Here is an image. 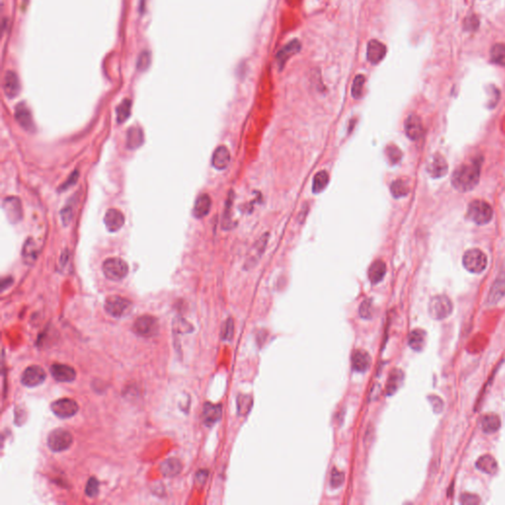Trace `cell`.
<instances>
[{
  "label": "cell",
  "mask_w": 505,
  "mask_h": 505,
  "mask_svg": "<svg viewBox=\"0 0 505 505\" xmlns=\"http://www.w3.org/2000/svg\"><path fill=\"white\" fill-rule=\"evenodd\" d=\"M481 176V161L475 160L458 167L452 174V186L459 192L473 190L479 183Z\"/></svg>",
  "instance_id": "obj_1"
},
{
  "label": "cell",
  "mask_w": 505,
  "mask_h": 505,
  "mask_svg": "<svg viewBox=\"0 0 505 505\" xmlns=\"http://www.w3.org/2000/svg\"><path fill=\"white\" fill-rule=\"evenodd\" d=\"M493 215V210L491 206L485 200L476 199L473 200L468 206L467 217L472 221L479 225H484L488 223Z\"/></svg>",
  "instance_id": "obj_2"
},
{
  "label": "cell",
  "mask_w": 505,
  "mask_h": 505,
  "mask_svg": "<svg viewBox=\"0 0 505 505\" xmlns=\"http://www.w3.org/2000/svg\"><path fill=\"white\" fill-rule=\"evenodd\" d=\"M133 309V304L128 299L118 295L109 296L105 301V310L114 318L127 317Z\"/></svg>",
  "instance_id": "obj_3"
},
{
  "label": "cell",
  "mask_w": 505,
  "mask_h": 505,
  "mask_svg": "<svg viewBox=\"0 0 505 505\" xmlns=\"http://www.w3.org/2000/svg\"><path fill=\"white\" fill-rule=\"evenodd\" d=\"M453 304L445 295H437L431 298L428 304V313L434 320H444L451 315Z\"/></svg>",
  "instance_id": "obj_4"
},
{
  "label": "cell",
  "mask_w": 505,
  "mask_h": 505,
  "mask_svg": "<svg viewBox=\"0 0 505 505\" xmlns=\"http://www.w3.org/2000/svg\"><path fill=\"white\" fill-rule=\"evenodd\" d=\"M102 270L110 280L120 281L126 277L128 272V266L120 258H110L104 262Z\"/></svg>",
  "instance_id": "obj_5"
},
{
  "label": "cell",
  "mask_w": 505,
  "mask_h": 505,
  "mask_svg": "<svg viewBox=\"0 0 505 505\" xmlns=\"http://www.w3.org/2000/svg\"><path fill=\"white\" fill-rule=\"evenodd\" d=\"M73 434L63 428L54 429L48 437V446L53 452L65 451L73 445Z\"/></svg>",
  "instance_id": "obj_6"
},
{
  "label": "cell",
  "mask_w": 505,
  "mask_h": 505,
  "mask_svg": "<svg viewBox=\"0 0 505 505\" xmlns=\"http://www.w3.org/2000/svg\"><path fill=\"white\" fill-rule=\"evenodd\" d=\"M463 265L470 272L481 273L487 268V256L479 249H472L464 254Z\"/></svg>",
  "instance_id": "obj_7"
},
{
  "label": "cell",
  "mask_w": 505,
  "mask_h": 505,
  "mask_svg": "<svg viewBox=\"0 0 505 505\" xmlns=\"http://www.w3.org/2000/svg\"><path fill=\"white\" fill-rule=\"evenodd\" d=\"M133 332L143 338H152L159 333L158 320L149 315H145L137 318L133 324Z\"/></svg>",
  "instance_id": "obj_8"
},
{
  "label": "cell",
  "mask_w": 505,
  "mask_h": 505,
  "mask_svg": "<svg viewBox=\"0 0 505 505\" xmlns=\"http://www.w3.org/2000/svg\"><path fill=\"white\" fill-rule=\"evenodd\" d=\"M51 409L56 416L60 418H69L77 414L79 407L73 399L64 398L54 401L51 405Z\"/></svg>",
  "instance_id": "obj_9"
},
{
  "label": "cell",
  "mask_w": 505,
  "mask_h": 505,
  "mask_svg": "<svg viewBox=\"0 0 505 505\" xmlns=\"http://www.w3.org/2000/svg\"><path fill=\"white\" fill-rule=\"evenodd\" d=\"M46 378L47 374L42 367L38 365H32L25 369L21 377V382L24 386L32 388L43 384Z\"/></svg>",
  "instance_id": "obj_10"
},
{
  "label": "cell",
  "mask_w": 505,
  "mask_h": 505,
  "mask_svg": "<svg viewBox=\"0 0 505 505\" xmlns=\"http://www.w3.org/2000/svg\"><path fill=\"white\" fill-rule=\"evenodd\" d=\"M3 210L11 223H17L23 217L22 204L18 198L8 197L3 200Z\"/></svg>",
  "instance_id": "obj_11"
},
{
  "label": "cell",
  "mask_w": 505,
  "mask_h": 505,
  "mask_svg": "<svg viewBox=\"0 0 505 505\" xmlns=\"http://www.w3.org/2000/svg\"><path fill=\"white\" fill-rule=\"evenodd\" d=\"M426 170L428 174L435 179L444 177L448 172V164L445 158L440 154L433 155L432 158L427 164Z\"/></svg>",
  "instance_id": "obj_12"
},
{
  "label": "cell",
  "mask_w": 505,
  "mask_h": 505,
  "mask_svg": "<svg viewBox=\"0 0 505 505\" xmlns=\"http://www.w3.org/2000/svg\"><path fill=\"white\" fill-rule=\"evenodd\" d=\"M51 374L57 382L69 383L76 378V372L71 366L54 363L50 368Z\"/></svg>",
  "instance_id": "obj_13"
},
{
  "label": "cell",
  "mask_w": 505,
  "mask_h": 505,
  "mask_svg": "<svg viewBox=\"0 0 505 505\" xmlns=\"http://www.w3.org/2000/svg\"><path fill=\"white\" fill-rule=\"evenodd\" d=\"M405 131L407 136L412 140H418L423 134V126L421 120L416 115H411L405 122Z\"/></svg>",
  "instance_id": "obj_14"
},
{
  "label": "cell",
  "mask_w": 505,
  "mask_h": 505,
  "mask_svg": "<svg viewBox=\"0 0 505 505\" xmlns=\"http://www.w3.org/2000/svg\"><path fill=\"white\" fill-rule=\"evenodd\" d=\"M125 215L116 208H111L105 214L104 223L110 232L119 231L125 224Z\"/></svg>",
  "instance_id": "obj_15"
},
{
  "label": "cell",
  "mask_w": 505,
  "mask_h": 505,
  "mask_svg": "<svg viewBox=\"0 0 505 505\" xmlns=\"http://www.w3.org/2000/svg\"><path fill=\"white\" fill-rule=\"evenodd\" d=\"M387 53L386 46L377 40H371L367 45V59L373 63L378 64L383 60Z\"/></svg>",
  "instance_id": "obj_16"
},
{
  "label": "cell",
  "mask_w": 505,
  "mask_h": 505,
  "mask_svg": "<svg viewBox=\"0 0 505 505\" xmlns=\"http://www.w3.org/2000/svg\"><path fill=\"white\" fill-rule=\"evenodd\" d=\"M15 119L18 122L19 125L22 126L25 130L31 131V132L35 130V126H34L31 112L29 111V109L27 108V106L25 104L21 103L16 107Z\"/></svg>",
  "instance_id": "obj_17"
},
{
  "label": "cell",
  "mask_w": 505,
  "mask_h": 505,
  "mask_svg": "<svg viewBox=\"0 0 505 505\" xmlns=\"http://www.w3.org/2000/svg\"><path fill=\"white\" fill-rule=\"evenodd\" d=\"M222 408L220 405H213L211 403H205L202 410V419L205 425L211 426L215 424L221 418Z\"/></svg>",
  "instance_id": "obj_18"
},
{
  "label": "cell",
  "mask_w": 505,
  "mask_h": 505,
  "mask_svg": "<svg viewBox=\"0 0 505 505\" xmlns=\"http://www.w3.org/2000/svg\"><path fill=\"white\" fill-rule=\"evenodd\" d=\"M300 49H301V44L297 40H294L288 43L286 46H284L276 54V60L279 67L282 68L289 58L292 55L297 54L300 51Z\"/></svg>",
  "instance_id": "obj_19"
},
{
  "label": "cell",
  "mask_w": 505,
  "mask_h": 505,
  "mask_svg": "<svg viewBox=\"0 0 505 505\" xmlns=\"http://www.w3.org/2000/svg\"><path fill=\"white\" fill-rule=\"evenodd\" d=\"M3 89L5 95L13 99L15 98L20 92V82H19L17 74L13 71H7L4 76Z\"/></svg>",
  "instance_id": "obj_20"
},
{
  "label": "cell",
  "mask_w": 505,
  "mask_h": 505,
  "mask_svg": "<svg viewBox=\"0 0 505 505\" xmlns=\"http://www.w3.org/2000/svg\"><path fill=\"white\" fill-rule=\"evenodd\" d=\"M505 294V272H501L496 280L494 281L492 287L489 291L487 297L488 304H495L498 302Z\"/></svg>",
  "instance_id": "obj_21"
},
{
  "label": "cell",
  "mask_w": 505,
  "mask_h": 505,
  "mask_svg": "<svg viewBox=\"0 0 505 505\" xmlns=\"http://www.w3.org/2000/svg\"><path fill=\"white\" fill-rule=\"evenodd\" d=\"M351 363H352V368L355 371L365 372L370 367L371 358L365 350L358 349L353 352L351 356Z\"/></svg>",
  "instance_id": "obj_22"
},
{
  "label": "cell",
  "mask_w": 505,
  "mask_h": 505,
  "mask_svg": "<svg viewBox=\"0 0 505 505\" xmlns=\"http://www.w3.org/2000/svg\"><path fill=\"white\" fill-rule=\"evenodd\" d=\"M230 152L225 146L217 147L212 155V166L217 170H224L230 163Z\"/></svg>",
  "instance_id": "obj_23"
},
{
  "label": "cell",
  "mask_w": 505,
  "mask_h": 505,
  "mask_svg": "<svg viewBox=\"0 0 505 505\" xmlns=\"http://www.w3.org/2000/svg\"><path fill=\"white\" fill-rule=\"evenodd\" d=\"M210 207H211L210 197L206 194L200 195L195 202L193 214L196 218H203L208 214Z\"/></svg>",
  "instance_id": "obj_24"
},
{
  "label": "cell",
  "mask_w": 505,
  "mask_h": 505,
  "mask_svg": "<svg viewBox=\"0 0 505 505\" xmlns=\"http://www.w3.org/2000/svg\"><path fill=\"white\" fill-rule=\"evenodd\" d=\"M37 258H38V248H37L36 243L34 242L33 239L29 238L25 242V244L23 245V249H22L23 262L26 265L31 266L35 263Z\"/></svg>",
  "instance_id": "obj_25"
},
{
  "label": "cell",
  "mask_w": 505,
  "mask_h": 505,
  "mask_svg": "<svg viewBox=\"0 0 505 505\" xmlns=\"http://www.w3.org/2000/svg\"><path fill=\"white\" fill-rule=\"evenodd\" d=\"M386 271H387V268H386L385 263L381 260L375 261L370 266V268L368 270V277H369V280L371 281V283H373V284L379 283L384 278Z\"/></svg>",
  "instance_id": "obj_26"
},
{
  "label": "cell",
  "mask_w": 505,
  "mask_h": 505,
  "mask_svg": "<svg viewBox=\"0 0 505 505\" xmlns=\"http://www.w3.org/2000/svg\"><path fill=\"white\" fill-rule=\"evenodd\" d=\"M160 471L164 477L173 478L180 474L182 471V464L178 459L170 458L163 462L160 466Z\"/></svg>",
  "instance_id": "obj_27"
},
{
  "label": "cell",
  "mask_w": 505,
  "mask_h": 505,
  "mask_svg": "<svg viewBox=\"0 0 505 505\" xmlns=\"http://www.w3.org/2000/svg\"><path fill=\"white\" fill-rule=\"evenodd\" d=\"M143 143V131L139 127H130L126 134V146L136 149Z\"/></svg>",
  "instance_id": "obj_28"
},
{
  "label": "cell",
  "mask_w": 505,
  "mask_h": 505,
  "mask_svg": "<svg viewBox=\"0 0 505 505\" xmlns=\"http://www.w3.org/2000/svg\"><path fill=\"white\" fill-rule=\"evenodd\" d=\"M476 467L487 475H493L497 472V463L490 455H484L480 457L476 463Z\"/></svg>",
  "instance_id": "obj_29"
},
{
  "label": "cell",
  "mask_w": 505,
  "mask_h": 505,
  "mask_svg": "<svg viewBox=\"0 0 505 505\" xmlns=\"http://www.w3.org/2000/svg\"><path fill=\"white\" fill-rule=\"evenodd\" d=\"M403 381H404V373L401 370L394 369L391 372L389 379H388V382H387V386H386L387 395L392 396L394 393H396L398 389L401 387Z\"/></svg>",
  "instance_id": "obj_30"
},
{
  "label": "cell",
  "mask_w": 505,
  "mask_h": 505,
  "mask_svg": "<svg viewBox=\"0 0 505 505\" xmlns=\"http://www.w3.org/2000/svg\"><path fill=\"white\" fill-rule=\"evenodd\" d=\"M500 425H501V421H500L499 416L494 415V414L485 415L482 419V428H483L484 432L489 433V434L496 432L500 428Z\"/></svg>",
  "instance_id": "obj_31"
},
{
  "label": "cell",
  "mask_w": 505,
  "mask_h": 505,
  "mask_svg": "<svg viewBox=\"0 0 505 505\" xmlns=\"http://www.w3.org/2000/svg\"><path fill=\"white\" fill-rule=\"evenodd\" d=\"M426 334L422 330H414L409 336V345L415 350L420 351L425 345Z\"/></svg>",
  "instance_id": "obj_32"
},
{
  "label": "cell",
  "mask_w": 505,
  "mask_h": 505,
  "mask_svg": "<svg viewBox=\"0 0 505 505\" xmlns=\"http://www.w3.org/2000/svg\"><path fill=\"white\" fill-rule=\"evenodd\" d=\"M329 174L326 171H321L317 173L314 177L313 180V186H312V191L314 194H319L323 192L326 189V187L329 184Z\"/></svg>",
  "instance_id": "obj_33"
},
{
  "label": "cell",
  "mask_w": 505,
  "mask_h": 505,
  "mask_svg": "<svg viewBox=\"0 0 505 505\" xmlns=\"http://www.w3.org/2000/svg\"><path fill=\"white\" fill-rule=\"evenodd\" d=\"M390 191L392 196L395 199H401L408 196L410 192V188L408 184L404 180H396L392 183L390 187Z\"/></svg>",
  "instance_id": "obj_34"
},
{
  "label": "cell",
  "mask_w": 505,
  "mask_h": 505,
  "mask_svg": "<svg viewBox=\"0 0 505 505\" xmlns=\"http://www.w3.org/2000/svg\"><path fill=\"white\" fill-rule=\"evenodd\" d=\"M492 62L505 66V44H496L490 51Z\"/></svg>",
  "instance_id": "obj_35"
},
{
  "label": "cell",
  "mask_w": 505,
  "mask_h": 505,
  "mask_svg": "<svg viewBox=\"0 0 505 505\" xmlns=\"http://www.w3.org/2000/svg\"><path fill=\"white\" fill-rule=\"evenodd\" d=\"M131 110V101L125 99L117 108V122L119 124L125 123L129 118Z\"/></svg>",
  "instance_id": "obj_36"
},
{
  "label": "cell",
  "mask_w": 505,
  "mask_h": 505,
  "mask_svg": "<svg viewBox=\"0 0 505 505\" xmlns=\"http://www.w3.org/2000/svg\"><path fill=\"white\" fill-rule=\"evenodd\" d=\"M267 239H268V235H266V237L264 236L261 240H259L256 244V247H255V251L256 252L248 258V262H247V265H252L254 266V264H256L258 262V260L261 258L262 254L264 252V250L266 248V244H267Z\"/></svg>",
  "instance_id": "obj_37"
},
{
  "label": "cell",
  "mask_w": 505,
  "mask_h": 505,
  "mask_svg": "<svg viewBox=\"0 0 505 505\" xmlns=\"http://www.w3.org/2000/svg\"><path fill=\"white\" fill-rule=\"evenodd\" d=\"M386 155L389 159V161L391 164H397V163L401 161L402 157H403V153L401 151V149L396 146V145H388L387 148H386Z\"/></svg>",
  "instance_id": "obj_38"
},
{
  "label": "cell",
  "mask_w": 505,
  "mask_h": 505,
  "mask_svg": "<svg viewBox=\"0 0 505 505\" xmlns=\"http://www.w3.org/2000/svg\"><path fill=\"white\" fill-rule=\"evenodd\" d=\"M238 412L240 415H247L252 406V398L250 396H240L238 398Z\"/></svg>",
  "instance_id": "obj_39"
},
{
  "label": "cell",
  "mask_w": 505,
  "mask_h": 505,
  "mask_svg": "<svg viewBox=\"0 0 505 505\" xmlns=\"http://www.w3.org/2000/svg\"><path fill=\"white\" fill-rule=\"evenodd\" d=\"M364 82H365V77L363 75H357L354 80H353V84H352V87H351V95L354 99H359L362 95V91H363V86H364Z\"/></svg>",
  "instance_id": "obj_40"
},
{
  "label": "cell",
  "mask_w": 505,
  "mask_h": 505,
  "mask_svg": "<svg viewBox=\"0 0 505 505\" xmlns=\"http://www.w3.org/2000/svg\"><path fill=\"white\" fill-rule=\"evenodd\" d=\"M85 492L89 497H96L99 493V482L96 478H90L87 482Z\"/></svg>",
  "instance_id": "obj_41"
},
{
  "label": "cell",
  "mask_w": 505,
  "mask_h": 505,
  "mask_svg": "<svg viewBox=\"0 0 505 505\" xmlns=\"http://www.w3.org/2000/svg\"><path fill=\"white\" fill-rule=\"evenodd\" d=\"M233 332H234V323H233L232 319H228L224 323L223 329H222V333H221L222 339L224 341H230L233 337Z\"/></svg>",
  "instance_id": "obj_42"
},
{
  "label": "cell",
  "mask_w": 505,
  "mask_h": 505,
  "mask_svg": "<svg viewBox=\"0 0 505 505\" xmlns=\"http://www.w3.org/2000/svg\"><path fill=\"white\" fill-rule=\"evenodd\" d=\"M344 482V474L338 469L333 470L331 475V485L333 487H340Z\"/></svg>",
  "instance_id": "obj_43"
},
{
  "label": "cell",
  "mask_w": 505,
  "mask_h": 505,
  "mask_svg": "<svg viewBox=\"0 0 505 505\" xmlns=\"http://www.w3.org/2000/svg\"><path fill=\"white\" fill-rule=\"evenodd\" d=\"M372 302L371 300H365L359 307V315L363 319H370L372 317Z\"/></svg>",
  "instance_id": "obj_44"
},
{
  "label": "cell",
  "mask_w": 505,
  "mask_h": 505,
  "mask_svg": "<svg viewBox=\"0 0 505 505\" xmlns=\"http://www.w3.org/2000/svg\"><path fill=\"white\" fill-rule=\"evenodd\" d=\"M150 54L148 52H143L139 55L138 60H137V68L139 70H145L150 64Z\"/></svg>",
  "instance_id": "obj_45"
},
{
  "label": "cell",
  "mask_w": 505,
  "mask_h": 505,
  "mask_svg": "<svg viewBox=\"0 0 505 505\" xmlns=\"http://www.w3.org/2000/svg\"><path fill=\"white\" fill-rule=\"evenodd\" d=\"M461 503L462 504L475 505L479 504L481 502L480 498L478 495L472 494V493H465L461 496Z\"/></svg>",
  "instance_id": "obj_46"
},
{
  "label": "cell",
  "mask_w": 505,
  "mask_h": 505,
  "mask_svg": "<svg viewBox=\"0 0 505 505\" xmlns=\"http://www.w3.org/2000/svg\"><path fill=\"white\" fill-rule=\"evenodd\" d=\"M431 406H432L433 410L435 413H440L443 409V402L442 400L437 396H430L428 398Z\"/></svg>",
  "instance_id": "obj_47"
},
{
  "label": "cell",
  "mask_w": 505,
  "mask_h": 505,
  "mask_svg": "<svg viewBox=\"0 0 505 505\" xmlns=\"http://www.w3.org/2000/svg\"><path fill=\"white\" fill-rule=\"evenodd\" d=\"M71 217H73V210L70 207H66L61 210V219L64 225H67L70 222Z\"/></svg>",
  "instance_id": "obj_48"
},
{
  "label": "cell",
  "mask_w": 505,
  "mask_h": 505,
  "mask_svg": "<svg viewBox=\"0 0 505 505\" xmlns=\"http://www.w3.org/2000/svg\"><path fill=\"white\" fill-rule=\"evenodd\" d=\"M478 26H479V20H478V18H477L475 15H473L472 17H470V18L467 19V20L465 21V27H466V29H468V30H472V31H473V30H475Z\"/></svg>",
  "instance_id": "obj_49"
},
{
  "label": "cell",
  "mask_w": 505,
  "mask_h": 505,
  "mask_svg": "<svg viewBox=\"0 0 505 505\" xmlns=\"http://www.w3.org/2000/svg\"><path fill=\"white\" fill-rule=\"evenodd\" d=\"M77 178H78V172H77V171H75V172L73 173V176H70V177H69V179L66 181V183H65V184H63V185L61 186V190H66L68 187H70V186L73 185L74 183H76Z\"/></svg>",
  "instance_id": "obj_50"
},
{
  "label": "cell",
  "mask_w": 505,
  "mask_h": 505,
  "mask_svg": "<svg viewBox=\"0 0 505 505\" xmlns=\"http://www.w3.org/2000/svg\"><path fill=\"white\" fill-rule=\"evenodd\" d=\"M208 476V472L205 471V470H201L197 473V479H198V482L199 483H201L203 484L205 481H206V478Z\"/></svg>",
  "instance_id": "obj_51"
}]
</instances>
